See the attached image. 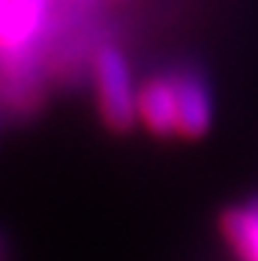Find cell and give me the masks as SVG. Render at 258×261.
<instances>
[{"label":"cell","instance_id":"obj_1","mask_svg":"<svg viewBox=\"0 0 258 261\" xmlns=\"http://www.w3.org/2000/svg\"><path fill=\"white\" fill-rule=\"evenodd\" d=\"M96 75V96H99V114L111 132H129L138 120V90L132 81L129 60L120 48L105 45L93 60Z\"/></svg>","mask_w":258,"mask_h":261},{"label":"cell","instance_id":"obj_2","mask_svg":"<svg viewBox=\"0 0 258 261\" xmlns=\"http://www.w3.org/2000/svg\"><path fill=\"white\" fill-rule=\"evenodd\" d=\"M177 135L201 138L213 123V96L198 72H180L177 79Z\"/></svg>","mask_w":258,"mask_h":261},{"label":"cell","instance_id":"obj_3","mask_svg":"<svg viewBox=\"0 0 258 261\" xmlns=\"http://www.w3.org/2000/svg\"><path fill=\"white\" fill-rule=\"evenodd\" d=\"M138 120L153 135H177V84L156 75L138 87Z\"/></svg>","mask_w":258,"mask_h":261},{"label":"cell","instance_id":"obj_4","mask_svg":"<svg viewBox=\"0 0 258 261\" xmlns=\"http://www.w3.org/2000/svg\"><path fill=\"white\" fill-rule=\"evenodd\" d=\"M222 231L240 261H258V198L225 210Z\"/></svg>","mask_w":258,"mask_h":261}]
</instances>
